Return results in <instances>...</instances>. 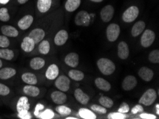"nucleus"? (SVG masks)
<instances>
[{
	"mask_svg": "<svg viewBox=\"0 0 159 119\" xmlns=\"http://www.w3.org/2000/svg\"><path fill=\"white\" fill-rule=\"evenodd\" d=\"M22 91L26 96L30 97H37L40 94V89L35 85H26L23 87Z\"/></svg>",
	"mask_w": 159,
	"mask_h": 119,
	"instance_id": "6ab92c4d",
	"label": "nucleus"
},
{
	"mask_svg": "<svg viewBox=\"0 0 159 119\" xmlns=\"http://www.w3.org/2000/svg\"><path fill=\"white\" fill-rule=\"evenodd\" d=\"M74 97L78 101L79 103L83 104V105H86L89 103L90 97L89 95L84 93V92L81 89H77L74 91Z\"/></svg>",
	"mask_w": 159,
	"mask_h": 119,
	"instance_id": "5701e85b",
	"label": "nucleus"
},
{
	"mask_svg": "<svg viewBox=\"0 0 159 119\" xmlns=\"http://www.w3.org/2000/svg\"><path fill=\"white\" fill-rule=\"evenodd\" d=\"M91 108L93 112H96L98 114H105L107 112L105 107H103L102 106L96 105V104H93V105L91 106Z\"/></svg>",
	"mask_w": 159,
	"mask_h": 119,
	"instance_id": "58836bf2",
	"label": "nucleus"
},
{
	"mask_svg": "<svg viewBox=\"0 0 159 119\" xmlns=\"http://www.w3.org/2000/svg\"><path fill=\"white\" fill-rule=\"evenodd\" d=\"M157 95L155 89H149L144 93L139 99V104H142L143 106H151L155 102Z\"/></svg>",
	"mask_w": 159,
	"mask_h": 119,
	"instance_id": "f03ea898",
	"label": "nucleus"
},
{
	"mask_svg": "<svg viewBox=\"0 0 159 119\" xmlns=\"http://www.w3.org/2000/svg\"><path fill=\"white\" fill-rule=\"evenodd\" d=\"M16 111L18 113L23 112V111H29L30 108V104L29 103V99L26 96H21L19 98L16 103Z\"/></svg>",
	"mask_w": 159,
	"mask_h": 119,
	"instance_id": "2eb2a0df",
	"label": "nucleus"
},
{
	"mask_svg": "<svg viewBox=\"0 0 159 119\" xmlns=\"http://www.w3.org/2000/svg\"><path fill=\"white\" fill-rule=\"evenodd\" d=\"M46 35V32L44 30L41 28H35L29 34L28 36L32 38L35 42V44L39 43L44 39Z\"/></svg>",
	"mask_w": 159,
	"mask_h": 119,
	"instance_id": "1a4fd4ad",
	"label": "nucleus"
},
{
	"mask_svg": "<svg viewBox=\"0 0 159 119\" xmlns=\"http://www.w3.org/2000/svg\"><path fill=\"white\" fill-rule=\"evenodd\" d=\"M66 119H77V118H74V117H72V116H70V117L66 118Z\"/></svg>",
	"mask_w": 159,
	"mask_h": 119,
	"instance_id": "5fc2aeb1",
	"label": "nucleus"
},
{
	"mask_svg": "<svg viewBox=\"0 0 159 119\" xmlns=\"http://www.w3.org/2000/svg\"><path fill=\"white\" fill-rule=\"evenodd\" d=\"M81 5V0H67L65 4V9L67 11H76Z\"/></svg>",
	"mask_w": 159,
	"mask_h": 119,
	"instance_id": "c85d7f7f",
	"label": "nucleus"
},
{
	"mask_svg": "<svg viewBox=\"0 0 159 119\" xmlns=\"http://www.w3.org/2000/svg\"><path fill=\"white\" fill-rule=\"evenodd\" d=\"M139 75L143 81L149 82L153 79L154 73L151 69L148 67H141L139 71Z\"/></svg>",
	"mask_w": 159,
	"mask_h": 119,
	"instance_id": "aec40b11",
	"label": "nucleus"
},
{
	"mask_svg": "<svg viewBox=\"0 0 159 119\" xmlns=\"http://www.w3.org/2000/svg\"><path fill=\"white\" fill-rule=\"evenodd\" d=\"M98 101H99L101 105L105 108H110L114 106V101L108 96H101Z\"/></svg>",
	"mask_w": 159,
	"mask_h": 119,
	"instance_id": "72a5a7b5",
	"label": "nucleus"
},
{
	"mask_svg": "<svg viewBox=\"0 0 159 119\" xmlns=\"http://www.w3.org/2000/svg\"><path fill=\"white\" fill-rule=\"evenodd\" d=\"M70 79L64 75L58 76L55 81V86L61 91L66 92L70 88Z\"/></svg>",
	"mask_w": 159,
	"mask_h": 119,
	"instance_id": "0eeeda50",
	"label": "nucleus"
},
{
	"mask_svg": "<svg viewBox=\"0 0 159 119\" xmlns=\"http://www.w3.org/2000/svg\"><path fill=\"white\" fill-rule=\"evenodd\" d=\"M14 53L8 48H0V59L11 61L14 59Z\"/></svg>",
	"mask_w": 159,
	"mask_h": 119,
	"instance_id": "c756f323",
	"label": "nucleus"
},
{
	"mask_svg": "<svg viewBox=\"0 0 159 119\" xmlns=\"http://www.w3.org/2000/svg\"><path fill=\"white\" fill-rule=\"evenodd\" d=\"M139 14V9L136 6H131L124 12L122 15L123 21L126 23H131L135 21Z\"/></svg>",
	"mask_w": 159,
	"mask_h": 119,
	"instance_id": "7ed1b4c3",
	"label": "nucleus"
},
{
	"mask_svg": "<svg viewBox=\"0 0 159 119\" xmlns=\"http://www.w3.org/2000/svg\"><path fill=\"white\" fill-rule=\"evenodd\" d=\"M69 34L66 30H60L57 33L54 37V43L57 46L64 45L68 40Z\"/></svg>",
	"mask_w": 159,
	"mask_h": 119,
	"instance_id": "a211bd4d",
	"label": "nucleus"
},
{
	"mask_svg": "<svg viewBox=\"0 0 159 119\" xmlns=\"http://www.w3.org/2000/svg\"><path fill=\"white\" fill-rule=\"evenodd\" d=\"M10 45V41L4 35H0V48H8Z\"/></svg>",
	"mask_w": 159,
	"mask_h": 119,
	"instance_id": "ea45409f",
	"label": "nucleus"
},
{
	"mask_svg": "<svg viewBox=\"0 0 159 119\" xmlns=\"http://www.w3.org/2000/svg\"><path fill=\"white\" fill-rule=\"evenodd\" d=\"M146 24L143 21H139L134 24L131 30V35L134 37H136L141 34L145 30Z\"/></svg>",
	"mask_w": 159,
	"mask_h": 119,
	"instance_id": "a878e982",
	"label": "nucleus"
},
{
	"mask_svg": "<svg viewBox=\"0 0 159 119\" xmlns=\"http://www.w3.org/2000/svg\"><path fill=\"white\" fill-rule=\"evenodd\" d=\"M69 76L71 79L74 80L76 81H82L84 78V74L81 71L76 69H72L69 71Z\"/></svg>",
	"mask_w": 159,
	"mask_h": 119,
	"instance_id": "473e14b6",
	"label": "nucleus"
},
{
	"mask_svg": "<svg viewBox=\"0 0 159 119\" xmlns=\"http://www.w3.org/2000/svg\"><path fill=\"white\" fill-rule=\"evenodd\" d=\"M97 66L100 71L103 75L109 76L111 75L116 70V66L111 60L107 58H102L97 62Z\"/></svg>",
	"mask_w": 159,
	"mask_h": 119,
	"instance_id": "f257e3e1",
	"label": "nucleus"
},
{
	"mask_svg": "<svg viewBox=\"0 0 159 119\" xmlns=\"http://www.w3.org/2000/svg\"><path fill=\"white\" fill-rule=\"evenodd\" d=\"M121 33V29L117 24H111L107 29V39L111 42H116Z\"/></svg>",
	"mask_w": 159,
	"mask_h": 119,
	"instance_id": "20e7f679",
	"label": "nucleus"
},
{
	"mask_svg": "<svg viewBox=\"0 0 159 119\" xmlns=\"http://www.w3.org/2000/svg\"><path fill=\"white\" fill-rule=\"evenodd\" d=\"M91 22V16L86 11H80L75 16V24L77 26H88Z\"/></svg>",
	"mask_w": 159,
	"mask_h": 119,
	"instance_id": "423d86ee",
	"label": "nucleus"
},
{
	"mask_svg": "<svg viewBox=\"0 0 159 119\" xmlns=\"http://www.w3.org/2000/svg\"><path fill=\"white\" fill-rule=\"evenodd\" d=\"M51 98L54 103L57 105H62L67 100V96L64 92L61 91H56L52 92L51 94Z\"/></svg>",
	"mask_w": 159,
	"mask_h": 119,
	"instance_id": "ddd939ff",
	"label": "nucleus"
},
{
	"mask_svg": "<svg viewBox=\"0 0 159 119\" xmlns=\"http://www.w3.org/2000/svg\"><path fill=\"white\" fill-rule=\"evenodd\" d=\"M10 0H0V4H7Z\"/></svg>",
	"mask_w": 159,
	"mask_h": 119,
	"instance_id": "8fccbe9b",
	"label": "nucleus"
},
{
	"mask_svg": "<svg viewBox=\"0 0 159 119\" xmlns=\"http://www.w3.org/2000/svg\"><path fill=\"white\" fill-rule=\"evenodd\" d=\"M79 114L81 118L84 119H96V114L92 112V111L89 110L88 108H80L79 111Z\"/></svg>",
	"mask_w": 159,
	"mask_h": 119,
	"instance_id": "2f4dec72",
	"label": "nucleus"
},
{
	"mask_svg": "<svg viewBox=\"0 0 159 119\" xmlns=\"http://www.w3.org/2000/svg\"><path fill=\"white\" fill-rule=\"evenodd\" d=\"M2 34L7 37H16L19 35V31L15 27L10 25H3L1 27Z\"/></svg>",
	"mask_w": 159,
	"mask_h": 119,
	"instance_id": "4be33fe9",
	"label": "nucleus"
},
{
	"mask_svg": "<svg viewBox=\"0 0 159 119\" xmlns=\"http://www.w3.org/2000/svg\"><path fill=\"white\" fill-rule=\"evenodd\" d=\"M56 111L59 113L61 116H66L71 113V110L69 107H67V106L60 105L56 108Z\"/></svg>",
	"mask_w": 159,
	"mask_h": 119,
	"instance_id": "e433bc0d",
	"label": "nucleus"
},
{
	"mask_svg": "<svg viewBox=\"0 0 159 119\" xmlns=\"http://www.w3.org/2000/svg\"><path fill=\"white\" fill-rule=\"evenodd\" d=\"M114 8L111 5H107L101 10L100 16L103 22H108L114 15Z\"/></svg>",
	"mask_w": 159,
	"mask_h": 119,
	"instance_id": "6e6552de",
	"label": "nucleus"
},
{
	"mask_svg": "<svg viewBox=\"0 0 159 119\" xmlns=\"http://www.w3.org/2000/svg\"><path fill=\"white\" fill-rule=\"evenodd\" d=\"M156 114L158 116L159 115V104L157 103L156 105Z\"/></svg>",
	"mask_w": 159,
	"mask_h": 119,
	"instance_id": "3c124183",
	"label": "nucleus"
},
{
	"mask_svg": "<svg viewBox=\"0 0 159 119\" xmlns=\"http://www.w3.org/2000/svg\"><path fill=\"white\" fill-rule=\"evenodd\" d=\"M2 66H3V63H2V59H0V69H1Z\"/></svg>",
	"mask_w": 159,
	"mask_h": 119,
	"instance_id": "864d4df0",
	"label": "nucleus"
},
{
	"mask_svg": "<svg viewBox=\"0 0 159 119\" xmlns=\"http://www.w3.org/2000/svg\"><path fill=\"white\" fill-rule=\"evenodd\" d=\"M10 19V15H9L8 9L5 7L0 8V21L3 22H7Z\"/></svg>",
	"mask_w": 159,
	"mask_h": 119,
	"instance_id": "c9c22d12",
	"label": "nucleus"
},
{
	"mask_svg": "<svg viewBox=\"0 0 159 119\" xmlns=\"http://www.w3.org/2000/svg\"><path fill=\"white\" fill-rule=\"evenodd\" d=\"M59 69L58 66L52 64L48 67L45 73V76L47 79L50 80V81H53V80L56 79L59 76Z\"/></svg>",
	"mask_w": 159,
	"mask_h": 119,
	"instance_id": "4468645a",
	"label": "nucleus"
},
{
	"mask_svg": "<svg viewBox=\"0 0 159 119\" xmlns=\"http://www.w3.org/2000/svg\"><path fill=\"white\" fill-rule=\"evenodd\" d=\"M21 80L25 82V84L30 85H36L38 83L37 77L33 73L31 72H25L21 75Z\"/></svg>",
	"mask_w": 159,
	"mask_h": 119,
	"instance_id": "bb28decb",
	"label": "nucleus"
},
{
	"mask_svg": "<svg viewBox=\"0 0 159 119\" xmlns=\"http://www.w3.org/2000/svg\"><path fill=\"white\" fill-rule=\"evenodd\" d=\"M95 84L98 89L106 92L109 91L111 88L109 82L107 81V80H105L104 79H103V78H97V79L95 80Z\"/></svg>",
	"mask_w": 159,
	"mask_h": 119,
	"instance_id": "cd10ccee",
	"label": "nucleus"
},
{
	"mask_svg": "<svg viewBox=\"0 0 159 119\" xmlns=\"http://www.w3.org/2000/svg\"><path fill=\"white\" fill-rule=\"evenodd\" d=\"M18 117L21 119H31L32 118V115L29 112V111H26L21 113H18Z\"/></svg>",
	"mask_w": 159,
	"mask_h": 119,
	"instance_id": "c03bdc74",
	"label": "nucleus"
},
{
	"mask_svg": "<svg viewBox=\"0 0 159 119\" xmlns=\"http://www.w3.org/2000/svg\"><path fill=\"white\" fill-rule=\"evenodd\" d=\"M143 32L141 39V44L144 48L150 47L155 41V32L151 30H146Z\"/></svg>",
	"mask_w": 159,
	"mask_h": 119,
	"instance_id": "39448f33",
	"label": "nucleus"
},
{
	"mask_svg": "<svg viewBox=\"0 0 159 119\" xmlns=\"http://www.w3.org/2000/svg\"><path fill=\"white\" fill-rule=\"evenodd\" d=\"M16 74V70L14 68L4 67L0 69V79L7 80L11 79Z\"/></svg>",
	"mask_w": 159,
	"mask_h": 119,
	"instance_id": "412c9836",
	"label": "nucleus"
},
{
	"mask_svg": "<svg viewBox=\"0 0 159 119\" xmlns=\"http://www.w3.org/2000/svg\"><path fill=\"white\" fill-rule=\"evenodd\" d=\"M137 85V79L134 76H127L122 82V88L125 91H131Z\"/></svg>",
	"mask_w": 159,
	"mask_h": 119,
	"instance_id": "9b49d317",
	"label": "nucleus"
},
{
	"mask_svg": "<svg viewBox=\"0 0 159 119\" xmlns=\"http://www.w3.org/2000/svg\"><path fill=\"white\" fill-rule=\"evenodd\" d=\"M90 1L93 2H96V3H99V2H103V0H90Z\"/></svg>",
	"mask_w": 159,
	"mask_h": 119,
	"instance_id": "603ef678",
	"label": "nucleus"
},
{
	"mask_svg": "<svg viewBox=\"0 0 159 119\" xmlns=\"http://www.w3.org/2000/svg\"><path fill=\"white\" fill-rule=\"evenodd\" d=\"M10 94V89L5 84L0 83V96H6Z\"/></svg>",
	"mask_w": 159,
	"mask_h": 119,
	"instance_id": "79ce46f5",
	"label": "nucleus"
},
{
	"mask_svg": "<svg viewBox=\"0 0 159 119\" xmlns=\"http://www.w3.org/2000/svg\"><path fill=\"white\" fill-rule=\"evenodd\" d=\"M127 117L126 113H122L120 112L111 113L108 115V118L109 119H124Z\"/></svg>",
	"mask_w": 159,
	"mask_h": 119,
	"instance_id": "a19ab883",
	"label": "nucleus"
},
{
	"mask_svg": "<svg viewBox=\"0 0 159 119\" xmlns=\"http://www.w3.org/2000/svg\"><path fill=\"white\" fill-rule=\"evenodd\" d=\"M44 108V105H42V104H41V103H38L37 106H36V108H35L34 115L36 116H37L38 114L40 113V111H42Z\"/></svg>",
	"mask_w": 159,
	"mask_h": 119,
	"instance_id": "de8ad7c7",
	"label": "nucleus"
},
{
	"mask_svg": "<svg viewBox=\"0 0 159 119\" xmlns=\"http://www.w3.org/2000/svg\"><path fill=\"white\" fill-rule=\"evenodd\" d=\"M34 22V17L33 16L30 15V14H27L23 16L22 18L19 19L18 21L17 25L18 27L21 30H26L32 26V24Z\"/></svg>",
	"mask_w": 159,
	"mask_h": 119,
	"instance_id": "9d476101",
	"label": "nucleus"
},
{
	"mask_svg": "<svg viewBox=\"0 0 159 119\" xmlns=\"http://www.w3.org/2000/svg\"><path fill=\"white\" fill-rule=\"evenodd\" d=\"M46 62L44 59L41 57H34L31 59L30 62V66L32 69L37 71L40 70L44 66Z\"/></svg>",
	"mask_w": 159,
	"mask_h": 119,
	"instance_id": "393cba45",
	"label": "nucleus"
},
{
	"mask_svg": "<svg viewBox=\"0 0 159 119\" xmlns=\"http://www.w3.org/2000/svg\"><path fill=\"white\" fill-rule=\"evenodd\" d=\"M148 60L153 64L159 63V50L156 49L151 52L148 55Z\"/></svg>",
	"mask_w": 159,
	"mask_h": 119,
	"instance_id": "4c0bfd02",
	"label": "nucleus"
},
{
	"mask_svg": "<svg viewBox=\"0 0 159 119\" xmlns=\"http://www.w3.org/2000/svg\"><path fill=\"white\" fill-rule=\"evenodd\" d=\"M39 43L38 47L39 52L43 55H47L49 54L50 52V48H51V46H50L49 41L43 39L42 42Z\"/></svg>",
	"mask_w": 159,
	"mask_h": 119,
	"instance_id": "7c9ffc66",
	"label": "nucleus"
},
{
	"mask_svg": "<svg viewBox=\"0 0 159 119\" xmlns=\"http://www.w3.org/2000/svg\"><path fill=\"white\" fill-rule=\"evenodd\" d=\"M140 118L142 119H156V116L151 113H146L142 112V113L140 115Z\"/></svg>",
	"mask_w": 159,
	"mask_h": 119,
	"instance_id": "49530a36",
	"label": "nucleus"
},
{
	"mask_svg": "<svg viewBox=\"0 0 159 119\" xmlns=\"http://www.w3.org/2000/svg\"><path fill=\"white\" fill-rule=\"evenodd\" d=\"M35 45V42H34L32 39L27 36L23 39L21 43V48L25 52L30 53L34 49Z\"/></svg>",
	"mask_w": 159,
	"mask_h": 119,
	"instance_id": "f8f14e48",
	"label": "nucleus"
},
{
	"mask_svg": "<svg viewBox=\"0 0 159 119\" xmlns=\"http://www.w3.org/2000/svg\"><path fill=\"white\" fill-rule=\"evenodd\" d=\"M130 110L129 106L126 103H122L121 105L120 106V108L118 110V112L122 113H127Z\"/></svg>",
	"mask_w": 159,
	"mask_h": 119,
	"instance_id": "37998d69",
	"label": "nucleus"
},
{
	"mask_svg": "<svg viewBox=\"0 0 159 119\" xmlns=\"http://www.w3.org/2000/svg\"><path fill=\"white\" fill-rule=\"evenodd\" d=\"M64 62L66 65H68L69 66L75 68L79 65V57L76 53L72 52L69 53V54L66 56L64 59Z\"/></svg>",
	"mask_w": 159,
	"mask_h": 119,
	"instance_id": "dca6fc26",
	"label": "nucleus"
},
{
	"mask_svg": "<svg viewBox=\"0 0 159 119\" xmlns=\"http://www.w3.org/2000/svg\"><path fill=\"white\" fill-rule=\"evenodd\" d=\"M129 56V48L125 42H119L118 45V57L121 59H126Z\"/></svg>",
	"mask_w": 159,
	"mask_h": 119,
	"instance_id": "f3484780",
	"label": "nucleus"
},
{
	"mask_svg": "<svg viewBox=\"0 0 159 119\" xmlns=\"http://www.w3.org/2000/svg\"><path fill=\"white\" fill-rule=\"evenodd\" d=\"M54 113L53 112L51 109H47L44 111H42L38 114L37 117L39 118H42V119H52L54 118Z\"/></svg>",
	"mask_w": 159,
	"mask_h": 119,
	"instance_id": "f704fd0d",
	"label": "nucleus"
},
{
	"mask_svg": "<svg viewBox=\"0 0 159 119\" xmlns=\"http://www.w3.org/2000/svg\"><path fill=\"white\" fill-rule=\"evenodd\" d=\"M143 112V107L141 104H137L134 107L131 109V113L133 114H137L139 113Z\"/></svg>",
	"mask_w": 159,
	"mask_h": 119,
	"instance_id": "a18cd8bd",
	"label": "nucleus"
},
{
	"mask_svg": "<svg viewBox=\"0 0 159 119\" xmlns=\"http://www.w3.org/2000/svg\"><path fill=\"white\" fill-rule=\"evenodd\" d=\"M52 4V0H37V9L40 13H47L51 8Z\"/></svg>",
	"mask_w": 159,
	"mask_h": 119,
	"instance_id": "b1692460",
	"label": "nucleus"
},
{
	"mask_svg": "<svg viewBox=\"0 0 159 119\" xmlns=\"http://www.w3.org/2000/svg\"><path fill=\"white\" fill-rule=\"evenodd\" d=\"M29 1V0H17V2L20 4H24L26 3Z\"/></svg>",
	"mask_w": 159,
	"mask_h": 119,
	"instance_id": "09e8293b",
	"label": "nucleus"
}]
</instances>
